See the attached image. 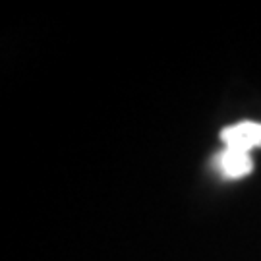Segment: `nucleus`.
I'll return each instance as SVG.
<instances>
[{
    "label": "nucleus",
    "mask_w": 261,
    "mask_h": 261,
    "mask_svg": "<svg viewBox=\"0 0 261 261\" xmlns=\"http://www.w3.org/2000/svg\"><path fill=\"white\" fill-rule=\"evenodd\" d=\"M221 140L224 147L250 153L261 147V122L242 120L234 126H226L221 130Z\"/></svg>",
    "instance_id": "f257e3e1"
},
{
    "label": "nucleus",
    "mask_w": 261,
    "mask_h": 261,
    "mask_svg": "<svg viewBox=\"0 0 261 261\" xmlns=\"http://www.w3.org/2000/svg\"><path fill=\"white\" fill-rule=\"evenodd\" d=\"M213 165L228 180H238V178L248 176L253 170V161L250 157V153L230 149V147H224L223 151H219L213 159Z\"/></svg>",
    "instance_id": "f03ea898"
}]
</instances>
